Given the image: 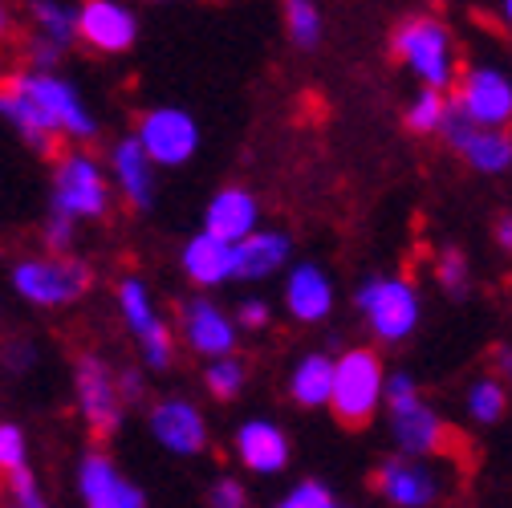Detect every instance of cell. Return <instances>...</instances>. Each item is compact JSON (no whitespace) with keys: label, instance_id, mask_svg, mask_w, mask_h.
Listing matches in <instances>:
<instances>
[{"label":"cell","instance_id":"cell-1","mask_svg":"<svg viewBox=\"0 0 512 508\" xmlns=\"http://www.w3.org/2000/svg\"><path fill=\"white\" fill-rule=\"evenodd\" d=\"M114 204V183L106 167L86 151L70 147L53 155V179H49V212L70 216L74 224L102 220Z\"/></svg>","mask_w":512,"mask_h":508},{"label":"cell","instance_id":"cell-19","mask_svg":"<svg viewBox=\"0 0 512 508\" xmlns=\"http://www.w3.org/2000/svg\"><path fill=\"white\" fill-rule=\"evenodd\" d=\"M232 443H236V460L256 476H277L289 464V435L273 419H244Z\"/></svg>","mask_w":512,"mask_h":508},{"label":"cell","instance_id":"cell-9","mask_svg":"<svg viewBox=\"0 0 512 508\" xmlns=\"http://www.w3.org/2000/svg\"><path fill=\"white\" fill-rule=\"evenodd\" d=\"M135 139L155 167H183L200 151V122L183 106H151L135 122Z\"/></svg>","mask_w":512,"mask_h":508},{"label":"cell","instance_id":"cell-5","mask_svg":"<svg viewBox=\"0 0 512 508\" xmlns=\"http://www.w3.org/2000/svg\"><path fill=\"white\" fill-rule=\"evenodd\" d=\"M21 86L33 98V106L53 139H66V143L98 139V118L70 78H61L57 70H21Z\"/></svg>","mask_w":512,"mask_h":508},{"label":"cell","instance_id":"cell-14","mask_svg":"<svg viewBox=\"0 0 512 508\" xmlns=\"http://www.w3.org/2000/svg\"><path fill=\"white\" fill-rule=\"evenodd\" d=\"M374 488L395 508H431L443 496V476L435 464H427L419 456H395L378 468Z\"/></svg>","mask_w":512,"mask_h":508},{"label":"cell","instance_id":"cell-41","mask_svg":"<svg viewBox=\"0 0 512 508\" xmlns=\"http://www.w3.org/2000/svg\"><path fill=\"white\" fill-rule=\"evenodd\" d=\"M492 362H496V370H500L504 378H512V350H508V346H496V350H492Z\"/></svg>","mask_w":512,"mask_h":508},{"label":"cell","instance_id":"cell-11","mask_svg":"<svg viewBox=\"0 0 512 508\" xmlns=\"http://www.w3.org/2000/svg\"><path fill=\"white\" fill-rule=\"evenodd\" d=\"M147 427H151V435H155V443H159L163 452L183 456V460L204 456L208 443H212V431H208L204 411L191 403V399H179V395L159 399L151 407V415H147Z\"/></svg>","mask_w":512,"mask_h":508},{"label":"cell","instance_id":"cell-31","mask_svg":"<svg viewBox=\"0 0 512 508\" xmlns=\"http://www.w3.org/2000/svg\"><path fill=\"white\" fill-rule=\"evenodd\" d=\"M25 464H29L25 427L0 419V476H9V472H17V468H25Z\"/></svg>","mask_w":512,"mask_h":508},{"label":"cell","instance_id":"cell-17","mask_svg":"<svg viewBox=\"0 0 512 508\" xmlns=\"http://www.w3.org/2000/svg\"><path fill=\"white\" fill-rule=\"evenodd\" d=\"M106 175H110V183H114V192H118L126 204H131L135 212H151V208H155V196H159L155 163H151V155L139 147L135 135H122V139L110 147Z\"/></svg>","mask_w":512,"mask_h":508},{"label":"cell","instance_id":"cell-8","mask_svg":"<svg viewBox=\"0 0 512 508\" xmlns=\"http://www.w3.org/2000/svg\"><path fill=\"white\" fill-rule=\"evenodd\" d=\"M74 399L86 427L98 439H110L126 419V399L118 391V370L102 354H82L74 362Z\"/></svg>","mask_w":512,"mask_h":508},{"label":"cell","instance_id":"cell-30","mask_svg":"<svg viewBox=\"0 0 512 508\" xmlns=\"http://www.w3.org/2000/svg\"><path fill=\"white\" fill-rule=\"evenodd\" d=\"M508 411V387L504 378H476L472 391H468V415L488 427V423H500Z\"/></svg>","mask_w":512,"mask_h":508},{"label":"cell","instance_id":"cell-38","mask_svg":"<svg viewBox=\"0 0 512 508\" xmlns=\"http://www.w3.org/2000/svg\"><path fill=\"white\" fill-rule=\"evenodd\" d=\"M118 391H122V399H126V403H139V399H143V391H147L143 374H139V370H118Z\"/></svg>","mask_w":512,"mask_h":508},{"label":"cell","instance_id":"cell-33","mask_svg":"<svg viewBox=\"0 0 512 508\" xmlns=\"http://www.w3.org/2000/svg\"><path fill=\"white\" fill-rule=\"evenodd\" d=\"M277 508H338V500L322 480H301Z\"/></svg>","mask_w":512,"mask_h":508},{"label":"cell","instance_id":"cell-13","mask_svg":"<svg viewBox=\"0 0 512 508\" xmlns=\"http://www.w3.org/2000/svg\"><path fill=\"white\" fill-rule=\"evenodd\" d=\"M78 496L86 508H147V492L106 452H86L78 460Z\"/></svg>","mask_w":512,"mask_h":508},{"label":"cell","instance_id":"cell-42","mask_svg":"<svg viewBox=\"0 0 512 508\" xmlns=\"http://www.w3.org/2000/svg\"><path fill=\"white\" fill-rule=\"evenodd\" d=\"M9 25H13V21H9V9H5V0H0V41L9 37Z\"/></svg>","mask_w":512,"mask_h":508},{"label":"cell","instance_id":"cell-27","mask_svg":"<svg viewBox=\"0 0 512 508\" xmlns=\"http://www.w3.org/2000/svg\"><path fill=\"white\" fill-rule=\"evenodd\" d=\"M447 114H452V98H447V90H431L423 86L411 102H407V131L415 135H439Z\"/></svg>","mask_w":512,"mask_h":508},{"label":"cell","instance_id":"cell-20","mask_svg":"<svg viewBox=\"0 0 512 508\" xmlns=\"http://www.w3.org/2000/svg\"><path fill=\"white\" fill-rule=\"evenodd\" d=\"M252 228H261V200H256L248 187H220V192L208 200V212H204L208 236L236 244Z\"/></svg>","mask_w":512,"mask_h":508},{"label":"cell","instance_id":"cell-36","mask_svg":"<svg viewBox=\"0 0 512 508\" xmlns=\"http://www.w3.org/2000/svg\"><path fill=\"white\" fill-rule=\"evenodd\" d=\"M5 488H9L13 504H33V500H41V484H37V476H33L29 464L17 468V472H9V476H5Z\"/></svg>","mask_w":512,"mask_h":508},{"label":"cell","instance_id":"cell-3","mask_svg":"<svg viewBox=\"0 0 512 508\" xmlns=\"http://www.w3.org/2000/svg\"><path fill=\"white\" fill-rule=\"evenodd\" d=\"M391 49L403 66L431 90H452L460 78L456 66V41L443 21L435 17H407L391 33Z\"/></svg>","mask_w":512,"mask_h":508},{"label":"cell","instance_id":"cell-4","mask_svg":"<svg viewBox=\"0 0 512 508\" xmlns=\"http://www.w3.org/2000/svg\"><path fill=\"white\" fill-rule=\"evenodd\" d=\"M382 358L370 346H350L346 354L334 358V378H330V399L326 407L342 427H366L378 407H382Z\"/></svg>","mask_w":512,"mask_h":508},{"label":"cell","instance_id":"cell-43","mask_svg":"<svg viewBox=\"0 0 512 508\" xmlns=\"http://www.w3.org/2000/svg\"><path fill=\"white\" fill-rule=\"evenodd\" d=\"M500 9H504V25L512 29V0H500Z\"/></svg>","mask_w":512,"mask_h":508},{"label":"cell","instance_id":"cell-32","mask_svg":"<svg viewBox=\"0 0 512 508\" xmlns=\"http://www.w3.org/2000/svg\"><path fill=\"white\" fill-rule=\"evenodd\" d=\"M435 277H439L443 293L464 297V293H468V257H464L460 248L439 252V261H435Z\"/></svg>","mask_w":512,"mask_h":508},{"label":"cell","instance_id":"cell-37","mask_svg":"<svg viewBox=\"0 0 512 508\" xmlns=\"http://www.w3.org/2000/svg\"><path fill=\"white\" fill-rule=\"evenodd\" d=\"M236 330H265L269 326V305L261 301V297H252V301H240V309H236Z\"/></svg>","mask_w":512,"mask_h":508},{"label":"cell","instance_id":"cell-15","mask_svg":"<svg viewBox=\"0 0 512 508\" xmlns=\"http://www.w3.org/2000/svg\"><path fill=\"white\" fill-rule=\"evenodd\" d=\"M78 41H86L98 53H126L139 41V17L122 5V0H86L74 9Z\"/></svg>","mask_w":512,"mask_h":508},{"label":"cell","instance_id":"cell-35","mask_svg":"<svg viewBox=\"0 0 512 508\" xmlns=\"http://www.w3.org/2000/svg\"><path fill=\"white\" fill-rule=\"evenodd\" d=\"M41 236H45L49 252H70V244H74V236H78V224H74L70 216H61V212H49Z\"/></svg>","mask_w":512,"mask_h":508},{"label":"cell","instance_id":"cell-2","mask_svg":"<svg viewBox=\"0 0 512 508\" xmlns=\"http://www.w3.org/2000/svg\"><path fill=\"white\" fill-rule=\"evenodd\" d=\"M94 285L90 261L74 257V252H41V257H25L13 265V289L25 305L37 309H66L78 305Z\"/></svg>","mask_w":512,"mask_h":508},{"label":"cell","instance_id":"cell-45","mask_svg":"<svg viewBox=\"0 0 512 508\" xmlns=\"http://www.w3.org/2000/svg\"><path fill=\"white\" fill-rule=\"evenodd\" d=\"M338 508H342V504H338Z\"/></svg>","mask_w":512,"mask_h":508},{"label":"cell","instance_id":"cell-44","mask_svg":"<svg viewBox=\"0 0 512 508\" xmlns=\"http://www.w3.org/2000/svg\"><path fill=\"white\" fill-rule=\"evenodd\" d=\"M9 508H45V500H33V504H9Z\"/></svg>","mask_w":512,"mask_h":508},{"label":"cell","instance_id":"cell-28","mask_svg":"<svg viewBox=\"0 0 512 508\" xmlns=\"http://www.w3.org/2000/svg\"><path fill=\"white\" fill-rule=\"evenodd\" d=\"M248 383V362L240 354H220V358H208V370H204V387L212 399L220 403H232Z\"/></svg>","mask_w":512,"mask_h":508},{"label":"cell","instance_id":"cell-6","mask_svg":"<svg viewBox=\"0 0 512 508\" xmlns=\"http://www.w3.org/2000/svg\"><path fill=\"white\" fill-rule=\"evenodd\" d=\"M354 305L362 309L366 326L378 342H403L419 326V289L407 277H366L354 293Z\"/></svg>","mask_w":512,"mask_h":508},{"label":"cell","instance_id":"cell-18","mask_svg":"<svg viewBox=\"0 0 512 508\" xmlns=\"http://www.w3.org/2000/svg\"><path fill=\"white\" fill-rule=\"evenodd\" d=\"M387 411H391V431H395V443H399L403 456L431 460V456L447 452L452 431L443 427V419L423 399H411V403H399V407H387Z\"/></svg>","mask_w":512,"mask_h":508},{"label":"cell","instance_id":"cell-7","mask_svg":"<svg viewBox=\"0 0 512 508\" xmlns=\"http://www.w3.org/2000/svg\"><path fill=\"white\" fill-rule=\"evenodd\" d=\"M114 301H118V317L122 326L135 334L139 342V354H143V366L147 370H171L175 362V330L171 322L155 309V297L147 289L143 277H122L118 289H114Z\"/></svg>","mask_w":512,"mask_h":508},{"label":"cell","instance_id":"cell-34","mask_svg":"<svg viewBox=\"0 0 512 508\" xmlns=\"http://www.w3.org/2000/svg\"><path fill=\"white\" fill-rule=\"evenodd\" d=\"M208 504L212 508H248V488L236 476H216L208 488Z\"/></svg>","mask_w":512,"mask_h":508},{"label":"cell","instance_id":"cell-39","mask_svg":"<svg viewBox=\"0 0 512 508\" xmlns=\"http://www.w3.org/2000/svg\"><path fill=\"white\" fill-rule=\"evenodd\" d=\"M5 362H9L13 374H21V370L33 362V350H29V346H13V350H5Z\"/></svg>","mask_w":512,"mask_h":508},{"label":"cell","instance_id":"cell-25","mask_svg":"<svg viewBox=\"0 0 512 508\" xmlns=\"http://www.w3.org/2000/svg\"><path fill=\"white\" fill-rule=\"evenodd\" d=\"M330 378H334V358H330V354H322V350L305 354V358L293 366V374H289V399H293L297 407H305V411L326 407V399H330Z\"/></svg>","mask_w":512,"mask_h":508},{"label":"cell","instance_id":"cell-29","mask_svg":"<svg viewBox=\"0 0 512 508\" xmlns=\"http://www.w3.org/2000/svg\"><path fill=\"white\" fill-rule=\"evenodd\" d=\"M285 29L297 49H313L326 33L322 5H317V0H285Z\"/></svg>","mask_w":512,"mask_h":508},{"label":"cell","instance_id":"cell-24","mask_svg":"<svg viewBox=\"0 0 512 508\" xmlns=\"http://www.w3.org/2000/svg\"><path fill=\"white\" fill-rule=\"evenodd\" d=\"M0 118H5L13 131L21 135V143H29L37 155H57V139L49 135V126L41 122L33 98L21 86V74H5L0 78Z\"/></svg>","mask_w":512,"mask_h":508},{"label":"cell","instance_id":"cell-22","mask_svg":"<svg viewBox=\"0 0 512 508\" xmlns=\"http://www.w3.org/2000/svg\"><path fill=\"white\" fill-rule=\"evenodd\" d=\"M232 257H236V281H265L285 269V261L293 257V240L273 228H252L244 240L232 244Z\"/></svg>","mask_w":512,"mask_h":508},{"label":"cell","instance_id":"cell-26","mask_svg":"<svg viewBox=\"0 0 512 508\" xmlns=\"http://www.w3.org/2000/svg\"><path fill=\"white\" fill-rule=\"evenodd\" d=\"M29 21H33V45L66 53L78 41L74 9H66L61 0H29Z\"/></svg>","mask_w":512,"mask_h":508},{"label":"cell","instance_id":"cell-16","mask_svg":"<svg viewBox=\"0 0 512 508\" xmlns=\"http://www.w3.org/2000/svg\"><path fill=\"white\" fill-rule=\"evenodd\" d=\"M179 338L200 358H220V354H236L240 330L232 313H224L212 297H191L179 305Z\"/></svg>","mask_w":512,"mask_h":508},{"label":"cell","instance_id":"cell-12","mask_svg":"<svg viewBox=\"0 0 512 508\" xmlns=\"http://www.w3.org/2000/svg\"><path fill=\"white\" fill-rule=\"evenodd\" d=\"M447 143L456 147V155L476 171V175H504L512 167V131H496V126H476L468 122L456 106L447 114L443 131Z\"/></svg>","mask_w":512,"mask_h":508},{"label":"cell","instance_id":"cell-23","mask_svg":"<svg viewBox=\"0 0 512 508\" xmlns=\"http://www.w3.org/2000/svg\"><path fill=\"white\" fill-rule=\"evenodd\" d=\"M285 309L293 322L301 326H317L326 322L330 309H334V285H330V273L317 269V265H297L285 281Z\"/></svg>","mask_w":512,"mask_h":508},{"label":"cell","instance_id":"cell-40","mask_svg":"<svg viewBox=\"0 0 512 508\" xmlns=\"http://www.w3.org/2000/svg\"><path fill=\"white\" fill-rule=\"evenodd\" d=\"M496 244H500L504 252H512V216H500V220H496Z\"/></svg>","mask_w":512,"mask_h":508},{"label":"cell","instance_id":"cell-10","mask_svg":"<svg viewBox=\"0 0 512 508\" xmlns=\"http://www.w3.org/2000/svg\"><path fill=\"white\" fill-rule=\"evenodd\" d=\"M452 106L476 126L512 131V78L496 66H472L456 78Z\"/></svg>","mask_w":512,"mask_h":508},{"label":"cell","instance_id":"cell-21","mask_svg":"<svg viewBox=\"0 0 512 508\" xmlns=\"http://www.w3.org/2000/svg\"><path fill=\"white\" fill-rule=\"evenodd\" d=\"M179 265L187 273V281L196 289H220L228 281H236V257H232V244L216 240L208 232H196L183 252H179Z\"/></svg>","mask_w":512,"mask_h":508}]
</instances>
